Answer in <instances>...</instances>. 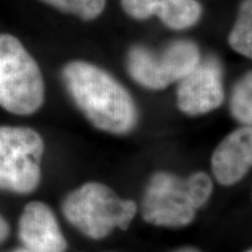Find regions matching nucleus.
<instances>
[{"label": "nucleus", "instance_id": "nucleus-1", "mask_svg": "<svg viewBox=\"0 0 252 252\" xmlns=\"http://www.w3.org/2000/svg\"><path fill=\"white\" fill-rule=\"evenodd\" d=\"M61 76L75 105L94 127L111 134H126L137 125L134 99L109 71L75 60L63 67Z\"/></svg>", "mask_w": 252, "mask_h": 252}, {"label": "nucleus", "instance_id": "nucleus-2", "mask_svg": "<svg viewBox=\"0 0 252 252\" xmlns=\"http://www.w3.org/2000/svg\"><path fill=\"white\" fill-rule=\"evenodd\" d=\"M213 193V181L206 173L197 172L186 179L172 173H156L147 185L143 198V216L151 224L180 228L193 222L197 209Z\"/></svg>", "mask_w": 252, "mask_h": 252}, {"label": "nucleus", "instance_id": "nucleus-3", "mask_svg": "<svg viewBox=\"0 0 252 252\" xmlns=\"http://www.w3.org/2000/svg\"><path fill=\"white\" fill-rule=\"evenodd\" d=\"M62 212L82 234L102 239L113 229H127L137 214V204L121 198L108 186L89 182L65 196Z\"/></svg>", "mask_w": 252, "mask_h": 252}, {"label": "nucleus", "instance_id": "nucleus-4", "mask_svg": "<svg viewBox=\"0 0 252 252\" xmlns=\"http://www.w3.org/2000/svg\"><path fill=\"white\" fill-rule=\"evenodd\" d=\"M42 71L21 41L0 34V106L18 116L35 113L45 102Z\"/></svg>", "mask_w": 252, "mask_h": 252}, {"label": "nucleus", "instance_id": "nucleus-5", "mask_svg": "<svg viewBox=\"0 0 252 252\" xmlns=\"http://www.w3.org/2000/svg\"><path fill=\"white\" fill-rule=\"evenodd\" d=\"M42 137L26 126H0V190L30 194L41 179Z\"/></svg>", "mask_w": 252, "mask_h": 252}, {"label": "nucleus", "instance_id": "nucleus-6", "mask_svg": "<svg viewBox=\"0 0 252 252\" xmlns=\"http://www.w3.org/2000/svg\"><path fill=\"white\" fill-rule=\"evenodd\" d=\"M201 59L196 43L176 40L159 53L144 46L132 47L126 58V68L139 86L149 90H162L187 76Z\"/></svg>", "mask_w": 252, "mask_h": 252}, {"label": "nucleus", "instance_id": "nucleus-7", "mask_svg": "<svg viewBox=\"0 0 252 252\" xmlns=\"http://www.w3.org/2000/svg\"><path fill=\"white\" fill-rule=\"evenodd\" d=\"M223 69L214 56L201 59L187 76L178 82V108L188 116L206 115L224 102Z\"/></svg>", "mask_w": 252, "mask_h": 252}, {"label": "nucleus", "instance_id": "nucleus-8", "mask_svg": "<svg viewBox=\"0 0 252 252\" xmlns=\"http://www.w3.org/2000/svg\"><path fill=\"white\" fill-rule=\"evenodd\" d=\"M19 238L32 252H65L63 237L54 213L46 203H28L19 219Z\"/></svg>", "mask_w": 252, "mask_h": 252}, {"label": "nucleus", "instance_id": "nucleus-9", "mask_svg": "<svg viewBox=\"0 0 252 252\" xmlns=\"http://www.w3.org/2000/svg\"><path fill=\"white\" fill-rule=\"evenodd\" d=\"M252 167V126L243 125L219 144L212 157L214 176L220 185L237 184Z\"/></svg>", "mask_w": 252, "mask_h": 252}, {"label": "nucleus", "instance_id": "nucleus-10", "mask_svg": "<svg viewBox=\"0 0 252 252\" xmlns=\"http://www.w3.org/2000/svg\"><path fill=\"white\" fill-rule=\"evenodd\" d=\"M202 12L198 0H160L156 17L169 30L186 31L200 21Z\"/></svg>", "mask_w": 252, "mask_h": 252}, {"label": "nucleus", "instance_id": "nucleus-11", "mask_svg": "<svg viewBox=\"0 0 252 252\" xmlns=\"http://www.w3.org/2000/svg\"><path fill=\"white\" fill-rule=\"evenodd\" d=\"M232 50L252 60V0H242L228 36Z\"/></svg>", "mask_w": 252, "mask_h": 252}, {"label": "nucleus", "instance_id": "nucleus-12", "mask_svg": "<svg viewBox=\"0 0 252 252\" xmlns=\"http://www.w3.org/2000/svg\"><path fill=\"white\" fill-rule=\"evenodd\" d=\"M230 111L241 124L252 126V71L236 82L230 97Z\"/></svg>", "mask_w": 252, "mask_h": 252}, {"label": "nucleus", "instance_id": "nucleus-13", "mask_svg": "<svg viewBox=\"0 0 252 252\" xmlns=\"http://www.w3.org/2000/svg\"><path fill=\"white\" fill-rule=\"evenodd\" d=\"M43 4L63 13L71 14L81 20H94L103 13L106 0H40Z\"/></svg>", "mask_w": 252, "mask_h": 252}, {"label": "nucleus", "instance_id": "nucleus-14", "mask_svg": "<svg viewBox=\"0 0 252 252\" xmlns=\"http://www.w3.org/2000/svg\"><path fill=\"white\" fill-rule=\"evenodd\" d=\"M160 0H121L123 11L135 20H147L157 15Z\"/></svg>", "mask_w": 252, "mask_h": 252}, {"label": "nucleus", "instance_id": "nucleus-15", "mask_svg": "<svg viewBox=\"0 0 252 252\" xmlns=\"http://www.w3.org/2000/svg\"><path fill=\"white\" fill-rule=\"evenodd\" d=\"M9 235V225L4 217L0 215V244L6 241Z\"/></svg>", "mask_w": 252, "mask_h": 252}, {"label": "nucleus", "instance_id": "nucleus-16", "mask_svg": "<svg viewBox=\"0 0 252 252\" xmlns=\"http://www.w3.org/2000/svg\"><path fill=\"white\" fill-rule=\"evenodd\" d=\"M175 252H200V251L195 250V249H193V248H184V249H180V250H178Z\"/></svg>", "mask_w": 252, "mask_h": 252}, {"label": "nucleus", "instance_id": "nucleus-17", "mask_svg": "<svg viewBox=\"0 0 252 252\" xmlns=\"http://www.w3.org/2000/svg\"><path fill=\"white\" fill-rule=\"evenodd\" d=\"M13 252H32V251H30L26 248H21V249H17V250H14Z\"/></svg>", "mask_w": 252, "mask_h": 252}, {"label": "nucleus", "instance_id": "nucleus-18", "mask_svg": "<svg viewBox=\"0 0 252 252\" xmlns=\"http://www.w3.org/2000/svg\"><path fill=\"white\" fill-rule=\"evenodd\" d=\"M247 252H252V250H250V251H247Z\"/></svg>", "mask_w": 252, "mask_h": 252}]
</instances>
